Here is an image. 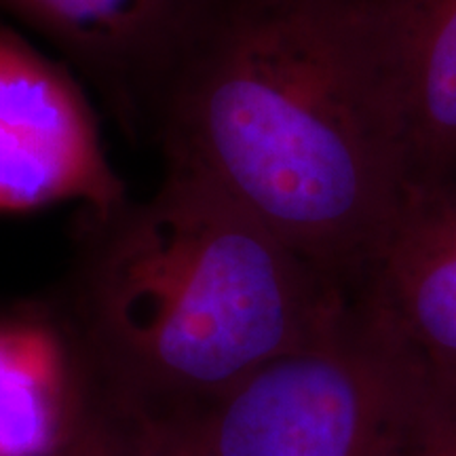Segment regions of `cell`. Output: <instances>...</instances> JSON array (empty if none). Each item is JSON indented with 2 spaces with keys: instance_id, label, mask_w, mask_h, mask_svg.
I'll return each mask as SVG.
<instances>
[{
  "instance_id": "cell-1",
  "label": "cell",
  "mask_w": 456,
  "mask_h": 456,
  "mask_svg": "<svg viewBox=\"0 0 456 456\" xmlns=\"http://www.w3.org/2000/svg\"><path fill=\"white\" fill-rule=\"evenodd\" d=\"M152 140L349 294L414 186L366 0H228Z\"/></svg>"
},
{
  "instance_id": "cell-2",
  "label": "cell",
  "mask_w": 456,
  "mask_h": 456,
  "mask_svg": "<svg viewBox=\"0 0 456 456\" xmlns=\"http://www.w3.org/2000/svg\"><path fill=\"white\" fill-rule=\"evenodd\" d=\"M85 279L135 379L212 402L326 332L353 298L216 188L169 169L146 203L91 216Z\"/></svg>"
},
{
  "instance_id": "cell-3",
  "label": "cell",
  "mask_w": 456,
  "mask_h": 456,
  "mask_svg": "<svg viewBox=\"0 0 456 456\" xmlns=\"http://www.w3.org/2000/svg\"><path fill=\"white\" fill-rule=\"evenodd\" d=\"M444 387L353 296L326 332L199 416L205 456H427Z\"/></svg>"
},
{
  "instance_id": "cell-4",
  "label": "cell",
  "mask_w": 456,
  "mask_h": 456,
  "mask_svg": "<svg viewBox=\"0 0 456 456\" xmlns=\"http://www.w3.org/2000/svg\"><path fill=\"white\" fill-rule=\"evenodd\" d=\"M228 0H0L98 91L129 138H152L159 112Z\"/></svg>"
},
{
  "instance_id": "cell-5",
  "label": "cell",
  "mask_w": 456,
  "mask_h": 456,
  "mask_svg": "<svg viewBox=\"0 0 456 456\" xmlns=\"http://www.w3.org/2000/svg\"><path fill=\"white\" fill-rule=\"evenodd\" d=\"M66 201L102 218L127 199L81 83L0 21V212Z\"/></svg>"
},
{
  "instance_id": "cell-6",
  "label": "cell",
  "mask_w": 456,
  "mask_h": 456,
  "mask_svg": "<svg viewBox=\"0 0 456 456\" xmlns=\"http://www.w3.org/2000/svg\"><path fill=\"white\" fill-rule=\"evenodd\" d=\"M433 379L456 387V180L414 184L355 294Z\"/></svg>"
},
{
  "instance_id": "cell-7",
  "label": "cell",
  "mask_w": 456,
  "mask_h": 456,
  "mask_svg": "<svg viewBox=\"0 0 456 456\" xmlns=\"http://www.w3.org/2000/svg\"><path fill=\"white\" fill-rule=\"evenodd\" d=\"M414 184L456 163V0H366Z\"/></svg>"
},
{
  "instance_id": "cell-8",
  "label": "cell",
  "mask_w": 456,
  "mask_h": 456,
  "mask_svg": "<svg viewBox=\"0 0 456 456\" xmlns=\"http://www.w3.org/2000/svg\"><path fill=\"white\" fill-rule=\"evenodd\" d=\"M83 423L51 336L0 326V456H60Z\"/></svg>"
},
{
  "instance_id": "cell-9",
  "label": "cell",
  "mask_w": 456,
  "mask_h": 456,
  "mask_svg": "<svg viewBox=\"0 0 456 456\" xmlns=\"http://www.w3.org/2000/svg\"><path fill=\"white\" fill-rule=\"evenodd\" d=\"M117 456H205L199 416H140L134 429L118 433Z\"/></svg>"
},
{
  "instance_id": "cell-10",
  "label": "cell",
  "mask_w": 456,
  "mask_h": 456,
  "mask_svg": "<svg viewBox=\"0 0 456 456\" xmlns=\"http://www.w3.org/2000/svg\"><path fill=\"white\" fill-rule=\"evenodd\" d=\"M118 433L102 420H85L70 446L60 456H117Z\"/></svg>"
},
{
  "instance_id": "cell-11",
  "label": "cell",
  "mask_w": 456,
  "mask_h": 456,
  "mask_svg": "<svg viewBox=\"0 0 456 456\" xmlns=\"http://www.w3.org/2000/svg\"><path fill=\"white\" fill-rule=\"evenodd\" d=\"M442 387L444 406L427 456H456V387Z\"/></svg>"
}]
</instances>
